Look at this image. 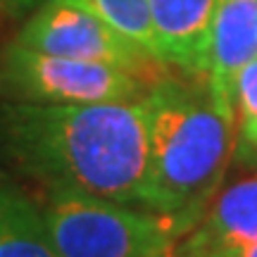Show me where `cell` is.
<instances>
[{"label": "cell", "instance_id": "obj_1", "mask_svg": "<svg viewBox=\"0 0 257 257\" xmlns=\"http://www.w3.org/2000/svg\"><path fill=\"white\" fill-rule=\"evenodd\" d=\"M5 155L48 191H74L119 205H143L148 107L143 100L0 107Z\"/></svg>", "mask_w": 257, "mask_h": 257}, {"label": "cell", "instance_id": "obj_2", "mask_svg": "<svg viewBox=\"0 0 257 257\" xmlns=\"http://www.w3.org/2000/svg\"><path fill=\"white\" fill-rule=\"evenodd\" d=\"M148 172L143 205L191 231L221 188L236 153L233 102L205 74L167 76L146 95Z\"/></svg>", "mask_w": 257, "mask_h": 257}, {"label": "cell", "instance_id": "obj_3", "mask_svg": "<svg viewBox=\"0 0 257 257\" xmlns=\"http://www.w3.org/2000/svg\"><path fill=\"white\" fill-rule=\"evenodd\" d=\"M43 219L60 257H172L188 233L172 217L74 191H48Z\"/></svg>", "mask_w": 257, "mask_h": 257}, {"label": "cell", "instance_id": "obj_4", "mask_svg": "<svg viewBox=\"0 0 257 257\" xmlns=\"http://www.w3.org/2000/svg\"><path fill=\"white\" fill-rule=\"evenodd\" d=\"M150 86L119 67L46 55L10 43L0 55V95L12 102L91 105L143 100Z\"/></svg>", "mask_w": 257, "mask_h": 257}, {"label": "cell", "instance_id": "obj_5", "mask_svg": "<svg viewBox=\"0 0 257 257\" xmlns=\"http://www.w3.org/2000/svg\"><path fill=\"white\" fill-rule=\"evenodd\" d=\"M15 43L46 55L112 64L134 74L150 88L172 74L165 62L117 34L74 0H43L19 29Z\"/></svg>", "mask_w": 257, "mask_h": 257}, {"label": "cell", "instance_id": "obj_6", "mask_svg": "<svg viewBox=\"0 0 257 257\" xmlns=\"http://www.w3.org/2000/svg\"><path fill=\"white\" fill-rule=\"evenodd\" d=\"M157 57L186 74H205L217 0H148Z\"/></svg>", "mask_w": 257, "mask_h": 257}, {"label": "cell", "instance_id": "obj_7", "mask_svg": "<svg viewBox=\"0 0 257 257\" xmlns=\"http://www.w3.org/2000/svg\"><path fill=\"white\" fill-rule=\"evenodd\" d=\"M186 240L229 257L257 243V174L240 176L214 193Z\"/></svg>", "mask_w": 257, "mask_h": 257}, {"label": "cell", "instance_id": "obj_8", "mask_svg": "<svg viewBox=\"0 0 257 257\" xmlns=\"http://www.w3.org/2000/svg\"><path fill=\"white\" fill-rule=\"evenodd\" d=\"M257 60V0H217L205 76L231 100L233 83Z\"/></svg>", "mask_w": 257, "mask_h": 257}, {"label": "cell", "instance_id": "obj_9", "mask_svg": "<svg viewBox=\"0 0 257 257\" xmlns=\"http://www.w3.org/2000/svg\"><path fill=\"white\" fill-rule=\"evenodd\" d=\"M0 257H60L43 210L0 174Z\"/></svg>", "mask_w": 257, "mask_h": 257}, {"label": "cell", "instance_id": "obj_10", "mask_svg": "<svg viewBox=\"0 0 257 257\" xmlns=\"http://www.w3.org/2000/svg\"><path fill=\"white\" fill-rule=\"evenodd\" d=\"M74 3L88 10L98 19H102L107 27L128 38L131 43H136L153 57H157V43L148 0H74Z\"/></svg>", "mask_w": 257, "mask_h": 257}, {"label": "cell", "instance_id": "obj_11", "mask_svg": "<svg viewBox=\"0 0 257 257\" xmlns=\"http://www.w3.org/2000/svg\"><path fill=\"white\" fill-rule=\"evenodd\" d=\"M236 126H238V150L250 153L257 150V60L250 62L236 76L233 93H231Z\"/></svg>", "mask_w": 257, "mask_h": 257}, {"label": "cell", "instance_id": "obj_12", "mask_svg": "<svg viewBox=\"0 0 257 257\" xmlns=\"http://www.w3.org/2000/svg\"><path fill=\"white\" fill-rule=\"evenodd\" d=\"M43 0H0V10L10 17H24L31 10H36Z\"/></svg>", "mask_w": 257, "mask_h": 257}, {"label": "cell", "instance_id": "obj_13", "mask_svg": "<svg viewBox=\"0 0 257 257\" xmlns=\"http://www.w3.org/2000/svg\"><path fill=\"white\" fill-rule=\"evenodd\" d=\"M172 257H229V255H221V252H212V250H205L200 245H193L188 240H181L174 245V252Z\"/></svg>", "mask_w": 257, "mask_h": 257}, {"label": "cell", "instance_id": "obj_14", "mask_svg": "<svg viewBox=\"0 0 257 257\" xmlns=\"http://www.w3.org/2000/svg\"><path fill=\"white\" fill-rule=\"evenodd\" d=\"M231 257H257V243H252V245H248V248L238 250L236 255H231Z\"/></svg>", "mask_w": 257, "mask_h": 257}, {"label": "cell", "instance_id": "obj_15", "mask_svg": "<svg viewBox=\"0 0 257 257\" xmlns=\"http://www.w3.org/2000/svg\"><path fill=\"white\" fill-rule=\"evenodd\" d=\"M248 157H252V160H257V150H250Z\"/></svg>", "mask_w": 257, "mask_h": 257}]
</instances>
